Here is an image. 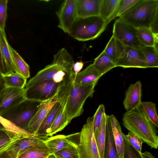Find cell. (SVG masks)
I'll return each mask as SVG.
<instances>
[{
    "mask_svg": "<svg viewBox=\"0 0 158 158\" xmlns=\"http://www.w3.org/2000/svg\"><path fill=\"white\" fill-rule=\"evenodd\" d=\"M2 88H3V87H2ZM2 88H1V89H0V90H1V89Z\"/></svg>",
    "mask_w": 158,
    "mask_h": 158,
    "instance_id": "51",
    "label": "cell"
},
{
    "mask_svg": "<svg viewBox=\"0 0 158 158\" xmlns=\"http://www.w3.org/2000/svg\"><path fill=\"white\" fill-rule=\"evenodd\" d=\"M47 158H57L54 154L52 153V154H50Z\"/></svg>",
    "mask_w": 158,
    "mask_h": 158,
    "instance_id": "47",
    "label": "cell"
},
{
    "mask_svg": "<svg viewBox=\"0 0 158 158\" xmlns=\"http://www.w3.org/2000/svg\"><path fill=\"white\" fill-rule=\"evenodd\" d=\"M80 133L79 158H100L94 137L93 117L87 118Z\"/></svg>",
    "mask_w": 158,
    "mask_h": 158,
    "instance_id": "7",
    "label": "cell"
},
{
    "mask_svg": "<svg viewBox=\"0 0 158 158\" xmlns=\"http://www.w3.org/2000/svg\"><path fill=\"white\" fill-rule=\"evenodd\" d=\"M74 79L60 83L56 95L57 102L63 108L69 123L82 114L84 104L87 98L93 96L97 84L80 85L75 83Z\"/></svg>",
    "mask_w": 158,
    "mask_h": 158,
    "instance_id": "1",
    "label": "cell"
},
{
    "mask_svg": "<svg viewBox=\"0 0 158 158\" xmlns=\"http://www.w3.org/2000/svg\"><path fill=\"white\" fill-rule=\"evenodd\" d=\"M50 138L35 134L32 136L21 139L18 141L7 152L10 158H18L23 152L31 147L44 142Z\"/></svg>",
    "mask_w": 158,
    "mask_h": 158,
    "instance_id": "14",
    "label": "cell"
},
{
    "mask_svg": "<svg viewBox=\"0 0 158 158\" xmlns=\"http://www.w3.org/2000/svg\"><path fill=\"white\" fill-rule=\"evenodd\" d=\"M123 124L129 132L139 137L151 148L157 149L158 136L156 127L149 119L140 106L123 114Z\"/></svg>",
    "mask_w": 158,
    "mask_h": 158,
    "instance_id": "3",
    "label": "cell"
},
{
    "mask_svg": "<svg viewBox=\"0 0 158 158\" xmlns=\"http://www.w3.org/2000/svg\"><path fill=\"white\" fill-rule=\"evenodd\" d=\"M8 44L5 31L0 29V49L5 69V74L14 72Z\"/></svg>",
    "mask_w": 158,
    "mask_h": 158,
    "instance_id": "23",
    "label": "cell"
},
{
    "mask_svg": "<svg viewBox=\"0 0 158 158\" xmlns=\"http://www.w3.org/2000/svg\"><path fill=\"white\" fill-rule=\"evenodd\" d=\"M60 84L52 80L37 82L25 88L26 98L42 102L47 101L56 96Z\"/></svg>",
    "mask_w": 158,
    "mask_h": 158,
    "instance_id": "8",
    "label": "cell"
},
{
    "mask_svg": "<svg viewBox=\"0 0 158 158\" xmlns=\"http://www.w3.org/2000/svg\"><path fill=\"white\" fill-rule=\"evenodd\" d=\"M56 14L59 21L58 27L68 33L77 19L76 0H64Z\"/></svg>",
    "mask_w": 158,
    "mask_h": 158,
    "instance_id": "11",
    "label": "cell"
},
{
    "mask_svg": "<svg viewBox=\"0 0 158 158\" xmlns=\"http://www.w3.org/2000/svg\"><path fill=\"white\" fill-rule=\"evenodd\" d=\"M80 132L68 135H60L50 136L45 141L52 153L72 147H77L80 141Z\"/></svg>",
    "mask_w": 158,
    "mask_h": 158,
    "instance_id": "13",
    "label": "cell"
},
{
    "mask_svg": "<svg viewBox=\"0 0 158 158\" xmlns=\"http://www.w3.org/2000/svg\"><path fill=\"white\" fill-rule=\"evenodd\" d=\"M120 0H102L99 16L108 24L109 21L114 12Z\"/></svg>",
    "mask_w": 158,
    "mask_h": 158,
    "instance_id": "29",
    "label": "cell"
},
{
    "mask_svg": "<svg viewBox=\"0 0 158 158\" xmlns=\"http://www.w3.org/2000/svg\"><path fill=\"white\" fill-rule=\"evenodd\" d=\"M6 87L18 89L25 88L27 84L26 79L14 72L2 74Z\"/></svg>",
    "mask_w": 158,
    "mask_h": 158,
    "instance_id": "28",
    "label": "cell"
},
{
    "mask_svg": "<svg viewBox=\"0 0 158 158\" xmlns=\"http://www.w3.org/2000/svg\"><path fill=\"white\" fill-rule=\"evenodd\" d=\"M140 106L152 123L158 127V116L156 104L152 102H141Z\"/></svg>",
    "mask_w": 158,
    "mask_h": 158,
    "instance_id": "33",
    "label": "cell"
},
{
    "mask_svg": "<svg viewBox=\"0 0 158 158\" xmlns=\"http://www.w3.org/2000/svg\"><path fill=\"white\" fill-rule=\"evenodd\" d=\"M84 66V63L81 61L74 63L73 67V70L75 75L80 72Z\"/></svg>",
    "mask_w": 158,
    "mask_h": 158,
    "instance_id": "41",
    "label": "cell"
},
{
    "mask_svg": "<svg viewBox=\"0 0 158 158\" xmlns=\"http://www.w3.org/2000/svg\"><path fill=\"white\" fill-rule=\"evenodd\" d=\"M102 76L91 64L83 70L75 75L73 81L82 85L97 83Z\"/></svg>",
    "mask_w": 158,
    "mask_h": 158,
    "instance_id": "18",
    "label": "cell"
},
{
    "mask_svg": "<svg viewBox=\"0 0 158 158\" xmlns=\"http://www.w3.org/2000/svg\"><path fill=\"white\" fill-rule=\"evenodd\" d=\"M8 48L14 72L27 79L30 77L29 67L18 53L9 44Z\"/></svg>",
    "mask_w": 158,
    "mask_h": 158,
    "instance_id": "21",
    "label": "cell"
},
{
    "mask_svg": "<svg viewBox=\"0 0 158 158\" xmlns=\"http://www.w3.org/2000/svg\"><path fill=\"white\" fill-rule=\"evenodd\" d=\"M123 136L124 149L123 158H143L141 153L135 149L128 142L124 135Z\"/></svg>",
    "mask_w": 158,
    "mask_h": 158,
    "instance_id": "36",
    "label": "cell"
},
{
    "mask_svg": "<svg viewBox=\"0 0 158 158\" xmlns=\"http://www.w3.org/2000/svg\"><path fill=\"white\" fill-rule=\"evenodd\" d=\"M110 115H106L104 158H121L118 154L110 121Z\"/></svg>",
    "mask_w": 158,
    "mask_h": 158,
    "instance_id": "20",
    "label": "cell"
},
{
    "mask_svg": "<svg viewBox=\"0 0 158 158\" xmlns=\"http://www.w3.org/2000/svg\"><path fill=\"white\" fill-rule=\"evenodd\" d=\"M20 136V135H19ZM17 136L15 137L12 138H10L9 137L5 138L0 140V150L5 147V146L13 140Z\"/></svg>",
    "mask_w": 158,
    "mask_h": 158,
    "instance_id": "42",
    "label": "cell"
},
{
    "mask_svg": "<svg viewBox=\"0 0 158 158\" xmlns=\"http://www.w3.org/2000/svg\"><path fill=\"white\" fill-rule=\"evenodd\" d=\"M105 113V108L104 105L102 104L100 105L93 116L94 132L100 125L102 119L103 114Z\"/></svg>",
    "mask_w": 158,
    "mask_h": 158,
    "instance_id": "38",
    "label": "cell"
},
{
    "mask_svg": "<svg viewBox=\"0 0 158 158\" xmlns=\"http://www.w3.org/2000/svg\"><path fill=\"white\" fill-rule=\"evenodd\" d=\"M8 137H10L5 131H0V140Z\"/></svg>",
    "mask_w": 158,
    "mask_h": 158,
    "instance_id": "45",
    "label": "cell"
},
{
    "mask_svg": "<svg viewBox=\"0 0 158 158\" xmlns=\"http://www.w3.org/2000/svg\"><path fill=\"white\" fill-rule=\"evenodd\" d=\"M136 35L140 44L147 47L153 46L156 38L149 27H140L136 28Z\"/></svg>",
    "mask_w": 158,
    "mask_h": 158,
    "instance_id": "27",
    "label": "cell"
},
{
    "mask_svg": "<svg viewBox=\"0 0 158 158\" xmlns=\"http://www.w3.org/2000/svg\"><path fill=\"white\" fill-rule=\"evenodd\" d=\"M6 158H10V157L8 156Z\"/></svg>",
    "mask_w": 158,
    "mask_h": 158,
    "instance_id": "50",
    "label": "cell"
},
{
    "mask_svg": "<svg viewBox=\"0 0 158 158\" xmlns=\"http://www.w3.org/2000/svg\"><path fill=\"white\" fill-rule=\"evenodd\" d=\"M42 102L26 98L0 116L17 127L29 131V123Z\"/></svg>",
    "mask_w": 158,
    "mask_h": 158,
    "instance_id": "6",
    "label": "cell"
},
{
    "mask_svg": "<svg viewBox=\"0 0 158 158\" xmlns=\"http://www.w3.org/2000/svg\"><path fill=\"white\" fill-rule=\"evenodd\" d=\"M107 25L99 15L77 18L68 33L79 41L93 40L100 35Z\"/></svg>",
    "mask_w": 158,
    "mask_h": 158,
    "instance_id": "5",
    "label": "cell"
},
{
    "mask_svg": "<svg viewBox=\"0 0 158 158\" xmlns=\"http://www.w3.org/2000/svg\"><path fill=\"white\" fill-rule=\"evenodd\" d=\"M8 1V0H0V29L3 31H5L7 18Z\"/></svg>",
    "mask_w": 158,
    "mask_h": 158,
    "instance_id": "39",
    "label": "cell"
},
{
    "mask_svg": "<svg viewBox=\"0 0 158 158\" xmlns=\"http://www.w3.org/2000/svg\"><path fill=\"white\" fill-rule=\"evenodd\" d=\"M158 15L157 14L155 16L150 25V28L155 35L158 36Z\"/></svg>",
    "mask_w": 158,
    "mask_h": 158,
    "instance_id": "40",
    "label": "cell"
},
{
    "mask_svg": "<svg viewBox=\"0 0 158 158\" xmlns=\"http://www.w3.org/2000/svg\"><path fill=\"white\" fill-rule=\"evenodd\" d=\"M25 99V88L18 89L4 86L0 90V115Z\"/></svg>",
    "mask_w": 158,
    "mask_h": 158,
    "instance_id": "12",
    "label": "cell"
},
{
    "mask_svg": "<svg viewBox=\"0 0 158 158\" xmlns=\"http://www.w3.org/2000/svg\"><path fill=\"white\" fill-rule=\"evenodd\" d=\"M140 50L144 56L146 68L158 67V53L153 47L142 46Z\"/></svg>",
    "mask_w": 158,
    "mask_h": 158,
    "instance_id": "30",
    "label": "cell"
},
{
    "mask_svg": "<svg viewBox=\"0 0 158 158\" xmlns=\"http://www.w3.org/2000/svg\"><path fill=\"white\" fill-rule=\"evenodd\" d=\"M110 121L113 136L119 156L123 158L124 149V138L120 124L114 116L110 115Z\"/></svg>",
    "mask_w": 158,
    "mask_h": 158,
    "instance_id": "19",
    "label": "cell"
},
{
    "mask_svg": "<svg viewBox=\"0 0 158 158\" xmlns=\"http://www.w3.org/2000/svg\"><path fill=\"white\" fill-rule=\"evenodd\" d=\"M74 63L71 55L65 48H62L54 55L52 63L30 79L25 88L45 80H52L56 83H62L74 75L73 67Z\"/></svg>",
    "mask_w": 158,
    "mask_h": 158,
    "instance_id": "2",
    "label": "cell"
},
{
    "mask_svg": "<svg viewBox=\"0 0 158 158\" xmlns=\"http://www.w3.org/2000/svg\"><path fill=\"white\" fill-rule=\"evenodd\" d=\"M0 131H5V129L3 126L0 122Z\"/></svg>",
    "mask_w": 158,
    "mask_h": 158,
    "instance_id": "48",
    "label": "cell"
},
{
    "mask_svg": "<svg viewBox=\"0 0 158 158\" xmlns=\"http://www.w3.org/2000/svg\"><path fill=\"white\" fill-rule=\"evenodd\" d=\"M124 136L135 149L139 152H142V146L143 142L139 137L129 131L127 135L124 134Z\"/></svg>",
    "mask_w": 158,
    "mask_h": 158,
    "instance_id": "37",
    "label": "cell"
},
{
    "mask_svg": "<svg viewBox=\"0 0 158 158\" xmlns=\"http://www.w3.org/2000/svg\"><path fill=\"white\" fill-rule=\"evenodd\" d=\"M61 108L60 104L57 102L46 115L36 134L48 136L50 128Z\"/></svg>",
    "mask_w": 158,
    "mask_h": 158,
    "instance_id": "22",
    "label": "cell"
},
{
    "mask_svg": "<svg viewBox=\"0 0 158 158\" xmlns=\"http://www.w3.org/2000/svg\"><path fill=\"white\" fill-rule=\"evenodd\" d=\"M106 118V114L105 113L100 125L94 132V138L100 158H104Z\"/></svg>",
    "mask_w": 158,
    "mask_h": 158,
    "instance_id": "24",
    "label": "cell"
},
{
    "mask_svg": "<svg viewBox=\"0 0 158 158\" xmlns=\"http://www.w3.org/2000/svg\"><path fill=\"white\" fill-rule=\"evenodd\" d=\"M48 156H42L35 158H47Z\"/></svg>",
    "mask_w": 158,
    "mask_h": 158,
    "instance_id": "49",
    "label": "cell"
},
{
    "mask_svg": "<svg viewBox=\"0 0 158 158\" xmlns=\"http://www.w3.org/2000/svg\"><path fill=\"white\" fill-rule=\"evenodd\" d=\"M69 124L64 109L61 106L60 110L50 128L48 136H52L57 132L62 131Z\"/></svg>",
    "mask_w": 158,
    "mask_h": 158,
    "instance_id": "32",
    "label": "cell"
},
{
    "mask_svg": "<svg viewBox=\"0 0 158 158\" xmlns=\"http://www.w3.org/2000/svg\"><path fill=\"white\" fill-rule=\"evenodd\" d=\"M92 64L102 75L116 67L115 64L103 51L94 59Z\"/></svg>",
    "mask_w": 158,
    "mask_h": 158,
    "instance_id": "25",
    "label": "cell"
},
{
    "mask_svg": "<svg viewBox=\"0 0 158 158\" xmlns=\"http://www.w3.org/2000/svg\"><path fill=\"white\" fill-rule=\"evenodd\" d=\"M112 35L125 46L140 50L142 46L137 38L136 28L118 19L114 24Z\"/></svg>",
    "mask_w": 158,
    "mask_h": 158,
    "instance_id": "9",
    "label": "cell"
},
{
    "mask_svg": "<svg viewBox=\"0 0 158 158\" xmlns=\"http://www.w3.org/2000/svg\"><path fill=\"white\" fill-rule=\"evenodd\" d=\"M139 0H120L116 9L110 19L109 23L115 18L121 16Z\"/></svg>",
    "mask_w": 158,
    "mask_h": 158,
    "instance_id": "34",
    "label": "cell"
},
{
    "mask_svg": "<svg viewBox=\"0 0 158 158\" xmlns=\"http://www.w3.org/2000/svg\"><path fill=\"white\" fill-rule=\"evenodd\" d=\"M0 70L2 74H5L6 73L4 65L1 55L0 49Z\"/></svg>",
    "mask_w": 158,
    "mask_h": 158,
    "instance_id": "43",
    "label": "cell"
},
{
    "mask_svg": "<svg viewBox=\"0 0 158 158\" xmlns=\"http://www.w3.org/2000/svg\"><path fill=\"white\" fill-rule=\"evenodd\" d=\"M77 147H72L64 149L54 154L57 158H79Z\"/></svg>",
    "mask_w": 158,
    "mask_h": 158,
    "instance_id": "35",
    "label": "cell"
},
{
    "mask_svg": "<svg viewBox=\"0 0 158 158\" xmlns=\"http://www.w3.org/2000/svg\"><path fill=\"white\" fill-rule=\"evenodd\" d=\"M57 102L56 96L51 99L42 102L29 123L28 130L30 132L36 134L46 115Z\"/></svg>",
    "mask_w": 158,
    "mask_h": 158,
    "instance_id": "17",
    "label": "cell"
},
{
    "mask_svg": "<svg viewBox=\"0 0 158 158\" xmlns=\"http://www.w3.org/2000/svg\"><path fill=\"white\" fill-rule=\"evenodd\" d=\"M120 44L121 43L112 35L103 51L115 64L119 56Z\"/></svg>",
    "mask_w": 158,
    "mask_h": 158,
    "instance_id": "31",
    "label": "cell"
},
{
    "mask_svg": "<svg viewBox=\"0 0 158 158\" xmlns=\"http://www.w3.org/2000/svg\"><path fill=\"white\" fill-rule=\"evenodd\" d=\"M157 14L158 0H139L118 19L136 28H150Z\"/></svg>",
    "mask_w": 158,
    "mask_h": 158,
    "instance_id": "4",
    "label": "cell"
},
{
    "mask_svg": "<svg viewBox=\"0 0 158 158\" xmlns=\"http://www.w3.org/2000/svg\"><path fill=\"white\" fill-rule=\"evenodd\" d=\"M2 74V72L0 70V89L2 88L5 86Z\"/></svg>",
    "mask_w": 158,
    "mask_h": 158,
    "instance_id": "46",
    "label": "cell"
},
{
    "mask_svg": "<svg viewBox=\"0 0 158 158\" xmlns=\"http://www.w3.org/2000/svg\"><path fill=\"white\" fill-rule=\"evenodd\" d=\"M102 0H76L77 18L99 15Z\"/></svg>",
    "mask_w": 158,
    "mask_h": 158,
    "instance_id": "16",
    "label": "cell"
},
{
    "mask_svg": "<svg viewBox=\"0 0 158 158\" xmlns=\"http://www.w3.org/2000/svg\"><path fill=\"white\" fill-rule=\"evenodd\" d=\"M115 65L116 67L123 68H146L144 57L141 50L125 46L121 43L119 56Z\"/></svg>",
    "mask_w": 158,
    "mask_h": 158,
    "instance_id": "10",
    "label": "cell"
},
{
    "mask_svg": "<svg viewBox=\"0 0 158 158\" xmlns=\"http://www.w3.org/2000/svg\"><path fill=\"white\" fill-rule=\"evenodd\" d=\"M142 96V84L139 81L131 84L126 90L123 101L126 112L132 110L140 106Z\"/></svg>",
    "mask_w": 158,
    "mask_h": 158,
    "instance_id": "15",
    "label": "cell"
},
{
    "mask_svg": "<svg viewBox=\"0 0 158 158\" xmlns=\"http://www.w3.org/2000/svg\"><path fill=\"white\" fill-rule=\"evenodd\" d=\"M52 154L45 141L39 143L22 153L18 158H35Z\"/></svg>",
    "mask_w": 158,
    "mask_h": 158,
    "instance_id": "26",
    "label": "cell"
},
{
    "mask_svg": "<svg viewBox=\"0 0 158 158\" xmlns=\"http://www.w3.org/2000/svg\"><path fill=\"white\" fill-rule=\"evenodd\" d=\"M141 154L143 158H156L151 153L147 151L141 152Z\"/></svg>",
    "mask_w": 158,
    "mask_h": 158,
    "instance_id": "44",
    "label": "cell"
}]
</instances>
